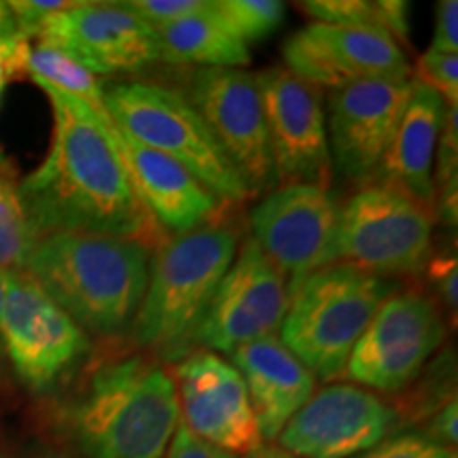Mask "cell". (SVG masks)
I'll list each match as a JSON object with an SVG mask.
<instances>
[{"label": "cell", "instance_id": "obj_1", "mask_svg": "<svg viewBox=\"0 0 458 458\" xmlns=\"http://www.w3.org/2000/svg\"><path fill=\"white\" fill-rule=\"evenodd\" d=\"M41 89L51 102L54 134L43 164L17 187L38 238L81 232L157 246L162 227L131 187L111 117L57 89Z\"/></svg>", "mask_w": 458, "mask_h": 458}, {"label": "cell", "instance_id": "obj_2", "mask_svg": "<svg viewBox=\"0 0 458 458\" xmlns=\"http://www.w3.org/2000/svg\"><path fill=\"white\" fill-rule=\"evenodd\" d=\"M151 249L134 240L57 232L41 236L26 274L85 334H130L148 280Z\"/></svg>", "mask_w": 458, "mask_h": 458}, {"label": "cell", "instance_id": "obj_3", "mask_svg": "<svg viewBox=\"0 0 458 458\" xmlns=\"http://www.w3.org/2000/svg\"><path fill=\"white\" fill-rule=\"evenodd\" d=\"M64 422L85 458H164L181 422L174 380L140 354L108 360L68 405Z\"/></svg>", "mask_w": 458, "mask_h": 458}, {"label": "cell", "instance_id": "obj_4", "mask_svg": "<svg viewBox=\"0 0 458 458\" xmlns=\"http://www.w3.org/2000/svg\"><path fill=\"white\" fill-rule=\"evenodd\" d=\"M236 253L238 233L229 225L210 223L164 238L148 259L147 289L131 327L139 346L165 360L185 359Z\"/></svg>", "mask_w": 458, "mask_h": 458}, {"label": "cell", "instance_id": "obj_5", "mask_svg": "<svg viewBox=\"0 0 458 458\" xmlns=\"http://www.w3.org/2000/svg\"><path fill=\"white\" fill-rule=\"evenodd\" d=\"M394 284L346 263H334L308 276L291 293L283 320V342L323 380L346 376L359 337Z\"/></svg>", "mask_w": 458, "mask_h": 458}, {"label": "cell", "instance_id": "obj_6", "mask_svg": "<svg viewBox=\"0 0 458 458\" xmlns=\"http://www.w3.org/2000/svg\"><path fill=\"white\" fill-rule=\"evenodd\" d=\"M105 108L114 128L182 165L219 202L250 196L185 94L147 81L117 83L105 89Z\"/></svg>", "mask_w": 458, "mask_h": 458}, {"label": "cell", "instance_id": "obj_7", "mask_svg": "<svg viewBox=\"0 0 458 458\" xmlns=\"http://www.w3.org/2000/svg\"><path fill=\"white\" fill-rule=\"evenodd\" d=\"M433 249L428 208L386 182L363 187L340 208L335 261L388 276H414Z\"/></svg>", "mask_w": 458, "mask_h": 458}, {"label": "cell", "instance_id": "obj_8", "mask_svg": "<svg viewBox=\"0 0 458 458\" xmlns=\"http://www.w3.org/2000/svg\"><path fill=\"white\" fill-rule=\"evenodd\" d=\"M0 342L32 393H49L91 352L89 335L26 272H7Z\"/></svg>", "mask_w": 458, "mask_h": 458}, {"label": "cell", "instance_id": "obj_9", "mask_svg": "<svg viewBox=\"0 0 458 458\" xmlns=\"http://www.w3.org/2000/svg\"><path fill=\"white\" fill-rule=\"evenodd\" d=\"M444 340L437 303L418 291L393 293L352 348L346 376L365 388L399 393L420 376Z\"/></svg>", "mask_w": 458, "mask_h": 458}, {"label": "cell", "instance_id": "obj_10", "mask_svg": "<svg viewBox=\"0 0 458 458\" xmlns=\"http://www.w3.org/2000/svg\"><path fill=\"white\" fill-rule=\"evenodd\" d=\"M340 208L327 185L286 182L250 213L255 244L286 278L291 293L310 274L337 263Z\"/></svg>", "mask_w": 458, "mask_h": 458}, {"label": "cell", "instance_id": "obj_11", "mask_svg": "<svg viewBox=\"0 0 458 458\" xmlns=\"http://www.w3.org/2000/svg\"><path fill=\"white\" fill-rule=\"evenodd\" d=\"M187 100L202 114L249 193L272 187V156L257 74L242 68H199Z\"/></svg>", "mask_w": 458, "mask_h": 458}, {"label": "cell", "instance_id": "obj_12", "mask_svg": "<svg viewBox=\"0 0 458 458\" xmlns=\"http://www.w3.org/2000/svg\"><path fill=\"white\" fill-rule=\"evenodd\" d=\"M289 306V283L249 238L216 286L193 344L229 354L276 334Z\"/></svg>", "mask_w": 458, "mask_h": 458}, {"label": "cell", "instance_id": "obj_13", "mask_svg": "<svg viewBox=\"0 0 458 458\" xmlns=\"http://www.w3.org/2000/svg\"><path fill=\"white\" fill-rule=\"evenodd\" d=\"M274 182H318L329 185L331 156L323 89L297 77L284 66L257 74Z\"/></svg>", "mask_w": 458, "mask_h": 458}, {"label": "cell", "instance_id": "obj_14", "mask_svg": "<svg viewBox=\"0 0 458 458\" xmlns=\"http://www.w3.org/2000/svg\"><path fill=\"white\" fill-rule=\"evenodd\" d=\"M410 94V79H365L331 91L329 156L344 179L360 182L377 174Z\"/></svg>", "mask_w": 458, "mask_h": 458}, {"label": "cell", "instance_id": "obj_15", "mask_svg": "<svg viewBox=\"0 0 458 458\" xmlns=\"http://www.w3.org/2000/svg\"><path fill=\"white\" fill-rule=\"evenodd\" d=\"M399 425V411L354 385L314 393L278 435L280 448L297 458H352L374 448Z\"/></svg>", "mask_w": 458, "mask_h": 458}, {"label": "cell", "instance_id": "obj_16", "mask_svg": "<svg viewBox=\"0 0 458 458\" xmlns=\"http://www.w3.org/2000/svg\"><path fill=\"white\" fill-rule=\"evenodd\" d=\"M34 37L62 49L96 77L139 72L162 62L157 32L119 3H77L47 17Z\"/></svg>", "mask_w": 458, "mask_h": 458}, {"label": "cell", "instance_id": "obj_17", "mask_svg": "<svg viewBox=\"0 0 458 458\" xmlns=\"http://www.w3.org/2000/svg\"><path fill=\"white\" fill-rule=\"evenodd\" d=\"M182 425L202 442L229 454L263 445L249 391L240 371L210 351L189 352L176 365Z\"/></svg>", "mask_w": 458, "mask_h": 458}, {"label": "cell", "instance_id": "obj_18", "mask_svg": "<svg viewBox=\"0 0 458 458\" xmlns=\"http://www.w3.org/2000/svg\"><path fill=\"white\" fill-rule=\"evenodd\" d=\"M284 68L317 88L340 89L365 79H408L410 64L391 34L312 21L283 47Z\"/></svg>", "mask_w": 458, "mask_h": 458}, {"label": "cell", "instance_id": "obj_19", "mask_svg": "<svg viewBox=\"0 0 458 458\" xmlns=\"http://www.w3.org/2000/svg\"><path fill=\"white\" fill-rule=\"evenodd\" d=\"M113 139L122 153L136 196L159 227L181 236L210 225L221 202L202 182L170 157L130 139L114 128V123Z\"/></svg>", "mask_w": 458, "mask_h": 458}, {"label": "cell", "instance_id": "obj_20", "mask_svg": "<svg viewBox=\"0 0 458 458\" xmlns=\"http://www.w3.org/2000/svg\"><path fill=\"white\" fill-rule=\"evenodd\" d=\"M232 357L249 391L261 437L274 442L314 394L312 371L276 335L244 344Z\"/></svg>", "mask_w": 458, "mask_h": 458}, {"label": "cell", "instance_id": "obj_21", "mask_svg": "<svg viewBox=\"0 0 458 458\" xmlns=\"http://www.w3.org/2000/svg\"><path fill=\"white\" fill-rule=\"evenodd\" d=\"M445 111V100L428 85L411 81V94L399 130L377 174L405 196L431 210L435 193V151Z\"/></svg>", "mask_w": 458, "mask_h": 458}, {"label": "cell", "instance_id": "obj_22", "mask_svg": "<svg viewBox=\"0 0 458 458\" xmlns=\"http://www.w3.org/2000/svg\"><path fill=\"white\" fill-rule=\"evenodd\" d=\"M162 62L199 64L204 68H244L250 64V51L229 32L216 15L215 4L157 30Z\"/></svg>", "mask_w": 458, "mask_h": 458}, {"label": "cell", "instance_id": "obj_23", "mask_svg": "<svg viewBox=\"0 0 458 458\" xmlns=\"http://www.w3.org/2000/svg\"><path fill=\"white\" fill-rule=\"evenodd\" d=\"M26 71L41 88L57 89L83 100L98 114H105V117L108 114L105 108V88L98 77L54 45L45 41H38L34 47L30 45L26 55Z\"/></svg>", "mask_w": 458, "mask_h": 458}, {"label": "cell", "instance_id": "obj_24", "mask_svg": "<svg viewBox=\"0 0 458 458\" xmlns=\"http://www.w3.org/2000/svg\"><path fill=\"white\" fill-rule=\"evenodd\" d=\"M37 240L38 233L17 187L0 179V270L24 272Z\"/></svg>", "mask_w": 458, "mask_h": 458}, {"label": "cell", "instance_id": "obj_25", "mask_svg": "<svg viewBox=\"0 0 458 458\" xmlns=\"http://www.w3.org/2000/svg\"><path fill=\"white\" fill-rule=\"evenodd\" d=\"M216 15L246 47L276 32L286 7L278 0H213Z\"/></svg>", "mask_w": 458, "mask_h": 458}, {"label": "cell", "instance_id": "obj_26", "mask_svg": "<svg viewBox=\"0 0 458 458\" xmlns=\"http://www.w3.org/2000/svg\"><path fill=\"white\" fill-rule=\"evenodd\" d=\"M435 193L439 191V213L445 225H456V185H458V113L456 106L445 105L437 151H435Z\"/></svg>", "mask_w": 458, "mask_h": 458}, {"label": "cell", "instance_id": "obj_27", "mask_svg": "<svg viewBox=\"0 0 458 458\" xmlns=\"http://www.w3.org/2000/svg\"><path fill=\"white\" fill-rule=\"evenodd\" d=\"M303 13H308L318 24L342 26V28H369V30H385L382 21L380 0H310L300 4ZM388 34V32H386Z\"/></svg>", "mask_w": 458, "mask_h": 458}, {"label": "cell", "instance_id": "obj_28", "mask_svg": "<svg viewBox=\"0 0 458 458\" xmlns=\"http://www.w3.org/2000/svg\"><path fill=\"white\" fill-rule=\"evenodd\" d=\"M352 458H456V452L433 442L427 433H394Z\"/></svg>", "mask_w": 458, "mask_h": 458}, {"label": "cell", "instance_id": "obj_29", "mask_svg": "<svg viewBox=\"0 0 458 458\" xmlns=\"http://www.w3.org/2000/svg\"><path fill=\"white\" fill-rule=\"evenodd\" d=\"M418 81L437 91L448 106L458 102V57L428 49L418 60Z\"/></svg>", "mask_w": 458, "mask_h": 458}, {"label": "cell", "instance_id": "obj_30", "mask_svg": "<svg viewBox=\"0 0 458 458\" xmlns=\"http://www.w3.org/2000/svg\"><path fill=\"white\" fill-rule=\"evenodd\" d=\"M119 4L131 11L139 20L157 32L165 26L176 24V21L187 20V17L204 11L208 0H130V3Z\"/></svg>", "mask_w": 458, "mask_h": 458}, {"label": "cell", "instance_id": "obj_31", "mask_svg": "<svg viewBox=\"0 0 458 458\" xmlns=\"http://www.w3.org/2000/svg\"><path fill=\"white\" fill-rule=\"evenodd\" d=\"M74 4L77 3H68V0H13V3H9V7L13 11L17 30L26 38H30L47 17L72 9Z\"/></svg>", "mask_w": 458, "mask_h": 458}, {"label": "cell", "instance_id": "obj_32", "mask_svg": "<svg viewBox=\"0 0 458 458\" xmlns=\"http://www.w3.org/2000/svg\"><path fill=\"white\" fill-rule=\"evenodd\" d=\"M433 51L439 54H456L458 51V3L456 0H442L437 4V15H435V34H433Z\"/></svg>", "mask_w": 458, "mask_h": 458}, {"label": "cell", "instance_id": "obj_33", "mask_svg": "<svg viewBox=\"0 0 458 458\" xmlns=\"http://www.w3.org/2000/svg\"><path fill=\"white\" fill-rule=\"evenodd\" d=\"M165 454H168L165 458H236L229 452H223L215 445L202 442L182 422H179L174 435H172V442Z\"/></svg>", "mask_w": 458, "mask_h": 458}, {"label": "cell", "instance_id": "obj_34", "mask_svg": "<svg viewBox=\"0 0 458 458\" xmlns=\"http://www.w3.org/2000/svg\"><path fill=\"white\" fill-rule=\"evenodd\" d=\"M30 38H26L24 34H17L7 41H0V91L11 77L26 71V55L30 49Z\"/></svg>", "mask_w": 458, "mask_h": 458}, {"label": "cell", "instance_id": "obj_35", "mask_svg": "<svg viewBox=\"0 0 458 458\" xmlns=\"http://www.w3.org/2000/svg\"><path fill=\"white\" fill-rule=\"evenodd\" d=\"M431 276H433V283L437 284L439 295H442L445 308H448V310L452 312V318H456V306H458L456 280H458V274H456V257H454V253L433 259Z\"/></svg>", "mask_w": 458, "mask_h": 458}, {"label": "cell", "instance_id": "obj_36", "mask_svg": "<svg viewBox=\"0 0 458 458\" xmlns=\"http://www.w3.org/2000/svg\"><path fill=\"white\" fill-rule=\"evenodd\" d=\"M433 442L445 445V448L454 450L458 442V405L456 399L448 401L442 410L435 411L431 427L425 431Z\"/></svg>", "mask_w": 458, "mask_h": 458}, {"label": "cell", "instance_id": "obj_37", "mask_svg": "<svg viewBox=\"0 0 458 458\" xmlns=\"http://www.w3.org/2000/svg\"><path fill=\"white\" fill-rule=\"evenodd\" d=\"M380 9L385 30L391 34L394 41L408 43L410 3H403V0H380Z\"/></svg>", "mask_w": 458, "mask_h": 458}, {"label": "cell", "instance_id": "obj_38", "mask_svg": "<svg viewBox=\"0 0 458 458\" xmlns=\"http://www.w3.org/2000/svg\"><path fill=\"white\" fill-rule=\"evenodd\" d=\"M17 34H20V30H17L13 11H11L9 3L0 0V41H7V38H13Z\"/></svg>", "mask_w": 458, "mask_h": 458}, {"label": "cell", "instance_id": "obj_39", "mask_svg": "<svg viewBox=\"0 0 458 458\" xmlns=\"http://www.w3.org/2000/svg\"><path fill=\"white\" fill-rule=\"evenodd\" d=\"M244 458H297V456H293L291 452H286L283 448H276V445H261V448L250 452V454H246Z\"/></svg>", "mask_w": 458, "mask_h": 458}, {"label": "cell", "instance_id": "obj_40", "mask_svg": "<svg viewBox=\"0 0 458 458\" xmlns=\"http://www.w3.org/2000/svg\"><path fill=\"white\" fill-rule=\"evenodd\" d=\"M4 293H7V272L0 270V318H3ZM0 354H3V342H0Z\"/></svg>", "mask_w": 458, "mask_h": 458}]
</instances>
